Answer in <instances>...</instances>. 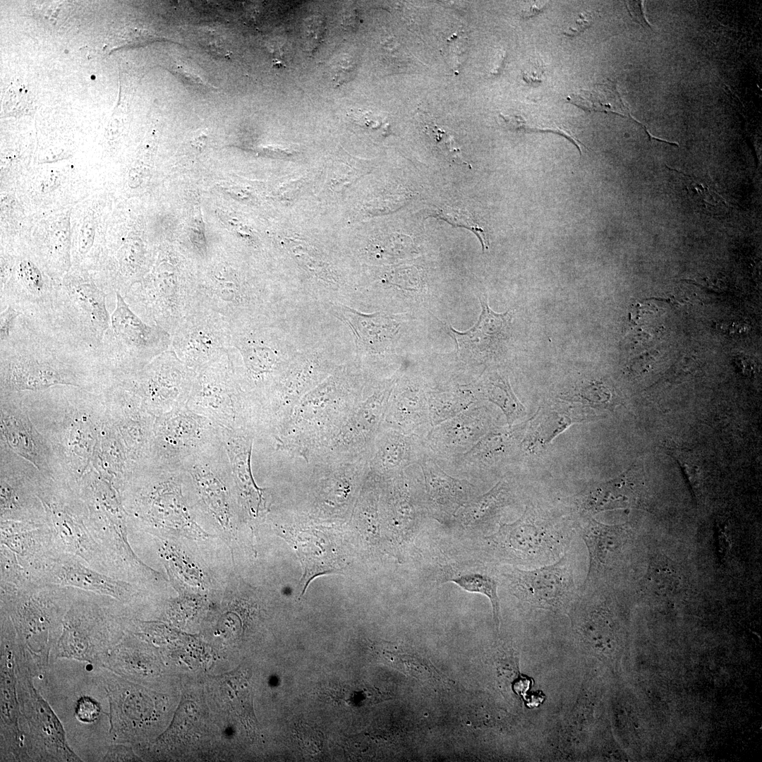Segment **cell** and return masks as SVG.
Listing matches in <instances>:
<instances>
[{
	"label": "cell",
	"mask_w": 762,
	"mask_h": 762,
	"mask_svg": "<svg viewBox=\"0 0 762 762\" xmlns=\"http://www.w3.org/2000/svg\"><path fill=\"white\" fill-rule=\"evenodd\" d=\"M438 216L445 219L448 222L456 225H460L471 230L479 238L483 250L488 249V240L487 236L481 227L470 217V214L453 208L445 209L437 212Z\"/></svg>",
	"instance_id": "60d3db41"
},
{
	"label": "cell",
	"mask_w": 762,
	"mask_h": 762,
	"mask_svg": "<svg viewBox=\"0 0 762 762\" xmlns=\"http://www.w3.org/2000/svg\"><path fill=\"white\" fill-rule=\"evenodd\" d=\"M69 587L111 598L121 603L138 594L122 580L96 570L78 558L61 554L46 572L42 585Z\"/></svg>",
	"instance_id": "f546056e"
},
{
	"label": "cell",
	"mask_w": 762,
	"mask_h": 762,
	"mask_svg": "<svg viewBox=\"0 0 762 762\" xmlns=\"http://www.w3.org/2000/svg\"><path fill=\"white\" fill-rule=\"evenodd\" d=\"M116 306L111 315V329L105 338L101 357L114 380L140 370L171 344L164 329L143 321L115 292Z\"/></svg>",
	"instance_id": "7c38bea8"
},
{
	"label": "cell",
	"mask_w": 762,
	"mask_h": 762,
	"mask_svg": "<svg viewBox=\"0 0 762 762\" xmlns=\"http://www.w3.org/2000/svg\"><path fill=\"white\" fill-rule=\"evenodd\" d=\"M386 508L401 543L412 540L422 519L428 515L423 476L418 464L387 478Z\"/></svg>",
	"instance_id": "cb8c5ba5"
},
{
	"label": "cell",
	"mask_w": 762,
	"mask_h": 762,
	"mask_svg": "<svg viewBox=\"0 0 762 762\" xmlns=\"http://www.w3.org/2000/svg\"><path fill=\"white\" fill-rule=\"evenodd\" d=\"M478 385L485 401L497 406L508 425H512L526 413L509 383L508 375L500 370H489L479 376Z\"/></svg>",
	"instance_id": "d590c367"
},
{
	"label": "cell",
	"mask_w": 762,
	"mask_h": 762,
	"mask_svg": "<svg viewBox=\"0 0 762 762\" xmlns=\"http://www.w3.org/2000/svg\"><path fill=\"white\" fill-rule=\"evenodd\" d=\"M195 301L230 322L294 309L280 284L254 276L222 256L213 258L197 275Z\"/></svg>",
	"instance_id": "277c9868"
},
{
	"label": "cell",
	"mask_w": 762,
	"mask_h": 762,
	"mask_svg": "<svg viewBox=\"0 0 762 762\" xmlns=\"http://www.w3.org/2000/svg\"><path fill=\"white\" fill-rule=\"evenodd\" d=\"M37 494L60 552L73 556L89 567L110 575L103 551L91 533L87 509L76 485L40 474Z\"/></svg>",
	"instance_id": "ba28073f"
},
{
	"label": "cell",
	"mask_w": 762,
	"mask_h": 762,
	"mask_svg": "<svg viewBox=\"0 0 762 762\" xmlns=\"http://www.w3.org/2000/svg\"><path fill=\"white\" fill-rule=\"evenodd\" d=\"M109 375L97 352L51 325L20 315L1 342V394L69 386L96 392Z\"/></svg>",
	"instance_id": "6da1fadb"
},
{
	"label": "cell",
	"mask_w": 762,
	"mask_h": 762,
	"mask_svg": "<svg viewBox=\"0 0 762 762\" xmlns=\"http://www.w3.org/2000/svg\"><path fill=\"white\" fill-rule=\"evenodd\" d=\"M595 415L583 406L565 403L546 404L528 420L520 449L536 453L573 423L593 420Z\"/></svg>",
	"instance_id": "4dcf8cb0"
},
{
	"label": "cell",
	"mask_w": 762,
	"mask_h": 762,
	"mask_svg": "<svg viewBox=\"0 0 762 762\" xmlns=\"http://www.w3.org/2000/svg\"><path fill=\"white\" fill-rule=\"evenodd\" d=\"M75 591L49 584L1 588V614L7 618L1 627L11 639L16 673L34 679L49 667Z\"/></svg>",
	"instance_id": "7a4b0ae2"
},
{
	"label": "cell",
	"mask_w": 762,
	"mask_h": 762,
	"mask_svg": "<svg viewBox=\"0 0 762 762\" xmlns=\"http://www.w3.org/2000/svg\"><path fill=\"white\" fill-rule=\"evenodd\" d=\"M110 294L90 279L64 278L60 283L53 316L55 327L94 349L101 359L103 343L111 329L107 307Z\"/></svg>",
	"instance_id": "4fadbf2b"
},
{
	"label": "cell",
	"mask_w": 762,
	"mask_h": 762,
	"mask_svg": "<svg viewBox=\"0 0 762 762\" xmlns=\"http://www.w3.org/2000/svg\"><path fill=\"white\" fill-rule=\"evenodd\" d=\"M131 758H134L131 754H128V749L125 747L114 744L110 746L107 753L102 758L103 761H126Z\"/></svg>",
	"instance_id": "bcb514c9"
},
{
	"label": "cell",
	"mask_w": 762,
	"mask_h": 762,
	"mask_svg": "<svg viewBox=\"0 0 762 762\" xmlns=\"http://www.w3.org/2000/svg\"><path fill=\"white\" fill-rule=\"evenodd\" d=\"M502 575L512 595L543 609L556 610L568 605L576 599L579 589L566 553L554 562L533 569L505 567Z\"/></svg>",
	"instance_id": "ac0fdd59"
},
{
	"label": "cell",
	"mask_w": 762,
	"mask_h": 762,
	"mask_svg": "<svg viewBox=\"0 0 762 762\" xmlns=\"http://www.w3.org/2000/svg\"><path fill=\"white\" fill-rule=\"evenodd\" d=\"M591 20L588 15L581 13L579 18L576 20L574 26L569 28L564 35L569 37L578 35L580 32L590 27Z\"/></svg>",
	"instance_id": "c3c4849f"
},
{
	"label": "cell",
	"mask_w": 762,
	"mask_h": 762,
	"mask_svg": "<svg viewBox=\"0 0 762 762\" xmlns=\"http://www.w3.org/2000/svg\"><path fill=\"white\" fill-rule=\"evenodd\" d=\"M170 349L189 368L199 371L230 348V321L195 301L171 334Z\"/></svg>",
	"instance_id": "e0dca14e"
},
{
	"label": "cell",
	"mask_w": 762,
	"mask_h": 762,
	"mask_svg": "<svg viewBox=\"0 0 762 762\" xmlns=\"http://www.w3.org/2000/svg\"><path fill=\"white\" fill-rule=\"evenodd\" d=\"M98 668L109 701V737L116 744L157 719L155 701L145 689L127 684L105 668Z\"/></svg>",
	"instance_id": "ffe728a7"
},
{
	"label": "cell",
	"mask_w": 762,
	"mask_h": 762,
	"mask_svg": "<svg viewBox=\"0 0 762 762\" xmlns=\"http://www.w3.org/2000/svg\"><path fill=\"white\" fill-rule=\"evenodd\" d=\"M221 427L186 405L156 416L152 460L182 468L191 457L221 441Z\"/></svg>",
	"instance_id": "9a60e30c"
},
{
	"label": "cell",
	"mask_w": 762,
	"mask_h": 762,
	"mask_svg": "<svg viewBox=\"0 0 762 762\" xmlns=\"http://www.w3.org/2000/svg\"><path fill=\"white\" fill-rule=\"evenodd\" d=\"M186 406L222 428L252 432L260 403L241 384L227 352L197 372Z\"/></svg>",
	"instance_id": "9c48e42d"
},
{
	"label": "cell",
	"mask_w": 762,
	"mask_h": 762,
	"mask_svg": "<svg viewBox=\"0 0 762 762\" xmlns=\"http://www.w3.org/2000/svg\"><path fill=\"white\" fill-rule=\"evenodd\" d=\"M641 1H629L627 3L628 10L632 18L644 28H648L653 30L651 26L646 21L643 10Z\"/></svg>",
	"instance_id": "7dc6e473"
},
{
	"label": "cell",
	"mask_w": 762,
	"mask_h": 762,
	"mask_svg": "<svg viewBox=\"0 0 762 762\" xmlns=\"http://www.w3.org/2000/svg\"><path fill=\"white\" fill-rule=\"evenodd\" d=\"M1 470V521H44V506L37 494L38 476Z\"/></svg>",
	"instance_id": "d6a6232c"
},
{
	"label": "cell",
	"mask_w": 762,
	"mask_h": 762,
	"mask_svg": "<svg viewBox=\"0 0 762 762\" xmlns=\"http://www.w3.org/2000/svg\"><path fill=\"white\" fill-rule=\"evenodd\" d=\"M528 423V420L512 425H497L466 452L435 460L448 473L476 484L488 473L499 470L515 459Z\"/></svg>",
	"instance_id": "d6986e66"
},
{
	"label": "cell",
	"mask_w": 762,
	"mask_h": 762,
	"mask_svg": "<svg viewBox=\"0 0 762 762\" xmlns=\"http://www.w3.org/2000/svg\"><path fill=\"white\" fill-rule=\"evenodd\" d=\"M543 71L538 67L531 66V71L524 73V79L531 85H537L542 82Z\"/></svg>",
	"instance_id": "f907efd6"
},
{
	"label": "cell",
	"mask_w": 762,
	"mask_h": 762,
	"mask_svg": "<svg viewBox=\"0 0 762 762\" xmlns=\"http://www.w3.org/2000/svg\"><path fill=\"white\" fill-rule=\"evenodd\" d=\"M481 313L476 323L465 332L448 325V333L455 341L461 365L474 370L476 366L497 359L510 337L512 313H497L490 309L488 297L480 294Z\"/></svg>",
	"instance_id": "44dd1931"
},
{
	"label": "cell",
	"mask_w": 762,
	"mask_h": 762,
	"mask_svg": "<svg viewBox=\"0 0 762 762\" xmlns=\"http://www.w3.org/2000/svg\"><path fill=\"white\" fill-rule=\"evenodd\" d=\"M17 692L30 761H81L69 746L61 722L33 685V678L16 674Z\"/></svg>",
	"instance_id": "2e32d148"
},
{
	"label": "cell",
	"mask_w": 762,
	"mask_h": 762,
	"mask_svg": "<svg viewBox=\"0 0 762 762\" xmlns=\"http://www.w3.org/2000/svg\"><path fill=\"white\" fill-rule=\"evenodd\" d=\"M126 617L122 603L77 589L64 615L61 636L51 663L73 659L99 667L105 656L123 638Z\"/></svg>",
	"instance_id": "5b68a950"
},
{
	"label": "cell",
	"mask_w": 762,
	"mask_h": 762,
	"mask_svg": "<svg viewBox=\"0 0 762 762\" xmlns=\"http://www.w3.org/2000/svg\"><path fill=\"white\" fill-rule=\"evenodd\" d=\"M429 418L432 427L449 420L473 405L485 401L474 370L461 365L446 373L425 375Z\"/></svg>",
	"instance_id": "484cf974"
},
{
	"label": "cell",
	"mask_w": 762,
	"mask_h": 762,
	"mask_svg": "<svg viewBox=\"0 0 762 762\" xmlns=\"http://www.w3.org/2000/svg\"><path fill=\"white\" fill-rule=\"evenodd\" d=\"M1 587L41 585L61 555L47 521H1Z\"/></svg>",
	"instance_id": "8fae6325"
},
{
	"label": "cell",
	"mask_w": 762,
	"mask_h": 762,
	"mask_svg": "<svg viewBox=\"0 0 762 762\" xmlns=\"http://www.w3.org/2000/svg\"><path fill=\"white\" fill-rule=\"evenodd\" d=\"M85 476L78 483V491L88 512L91 533L101 547L107 560L109 574L138 577L146 573L143 564L133 554L126 538L127 512L121 493L114 482L95 471Z\"/></svg>",
	"instance_id": "52a82bcc"
},
{
	"label": "cell",
	"mask_w": 762,
	"mask_h": 762,
	"mask_svg": "<svg viewBox=\"0 0 762 762\" xmlns=\"http://www.w3.org/2000/svg\"><path fill=\"white\" fill-rule=\"evenodd\" d=\"M327 307L329 313L349 326L358 353L385 356L395 353L405 329L400 315L364 313L341 303H330Z\"/></svg>",
	"instance_id": "603a6c76"
},
{
	"label": "cell",
	"mask_w": 762,
	"mask_h": 762,
	"mask_svg": "<svg viewBox=\"0 0 762 762\" xmlns=\"http://www.w3.org/2000/svg\"><path fill=\"white\" fill-rule=\"evenodd\" d=\"M22 313L11 306H7L0 313V340L6 341L14 328L16 321Z\"/></svg>",
	"instance_id": "ee69618b"
},
{
	"label": "cell",
	"mask_w": 762,
	"mask_h": 762,
	"mask_svg": "<svg viewBox=\"0 0 762 762\" xmlns=\"http://www.w3.org/2000/svg\"><path fill=\"white\" fill-rule=\"evenodd\" d=\"M383 428L425 437L432 428L425 375L410 373L397 377L391 392Z\"/></svg>",
	"instance_id": "83f0119b"
},
{
	"label": "cell",
	"mask_w": 762,
	"mask_h": 762,
	"mask_svg": "<svg viewBox=\"0 0 762 762\" xmlns=\"http://www.w3.org/2000/svg\"><path fill=\"white\" fill-rule=\"evenodd\" d=\"M511 481L503 477L492 488L475 497L456 513L453 524L466 530H480L497 521L502 510L513 502Z\"/></svg>",
	"instance_id": "836d02e7"
},
{
	"label": "cell",
	"mask_w": 762,
	"mask_h": 762,
	"mask_svg": "<svg viewBox=\"0 0 762 762\" xmlns=\"http://www.w3.org/2000/svg\"><path fill=\"white\" fill-rule=\"evenodd\" d=\"M1 430L9 448L29 461L43 476L55 478L56 462L47 441L39 433L20 404L1 396Z\"/></svg>",
	"instance_id": "f1b7e54d"
},
{
	"label": "cell",
	"mask_w": 762,
	"mask_h": 762,
	"mask_svg": "<svg viewBox=\"0 0 762 762\" xmlns=\"http://www.w3.org/2000/svg\"><path fill=\"white\" fill-rule=\"evenodd\" d=\"M569 540L557 524L526 505L515 521H499L497 531L485 537V548L500 562L534 568L558 560L566 553Z\"/></svg>",
	"instance_id": "30bf717a"
},
{
	"label": "cell",
	"mask_w": 762,
	"mask_h": 762,
	"mask_svg": "<svg viewBox=\"0 0 762 762\" xmlns=\"http://www.w3.org/2000/svg\"><path fill=\"white\" fill-rule=\"evenodd\" d=\"M186 263L178 252L165 250L152 272L123 296L143 321L171 335L195 302L197 275Z\"/></svg>",
	"instance_id": "8992f818"
},
{
	"label": "cell",
	"mask_w": 762,
	"mask_h": 762,
	"mask_svg": "<svg viewBox=\"0 0 762 762\" xmlns=\"http://www.w3.org/2000/svg\"><path fill=\"white\" fill-rule=\"evenodd\" d=\"M426 453L423 437L383 428L374 442L371 468L379 478H389L419 464Z\"/></svg>",
	"instance_id": "1f68e13d"
},
{
	"label": "cell",
	"mask_w": 762,
	"mask_h": 762,
	"mask_svg": "<svg viewBox=\"0 0 762 762\" xmlns=\"http://www.w3.org/2000/svg\"><path fill=\"white\" fill-rule=\"evenodd\" d=\"M356 64L348 55H343L333 63L332 66V80L335 86H339L350 81L354 75Z\"/></svg>",
	"instance_id": "b9f144b4"
},
{
	"label": "cell",
	"mask_w": 762,
	"mask_h": 762,
	"mask_svg": "<svg viewBox=\"0 0 762 762\" xmlns=\"http://www.w3.org/2000/svg\"><path fill=\"white\" fill-rule=\"evenodd\" d=\"M418 464L423 476L428 516L451 526L459 510L480 495L476 484L448 473L428 453Z\"/></svg>",
	"instance_id": "d4e9b609"
},
{
	"label": "cell",
	"mask_w": 762,
	"mask_h": 762,
	"mask_svg": "<svg viewBox=\"0 0 762 762\" xmlns=\"http://www.w3.org/2000/svg\"><path fill=\"white\" fill-rule=\"evenodd\" d=\"M22 720L12 644L1 636V761H30Z\"/></svg>",
	"instance_id": "4316f807"
},
{
	"label": "cell",
	"mask_w": 762,
	"mask_h": 762,
	"mask_svg": "<svg viewBox=\"0 0 762 762\" xmlns=\"http://www.w3.org/2000/svg\"><path fill=\"white\" fill-rule=\"evenodd\" d=\"M500 117L502 119V121L504 122L506 126L510 130H514V131H518V130H521V129H525L526 130L525 121L520 116H504V115L500 114Z\"/></svg>",
	"instance_id": "681fc988"
},
{
	"label": "cell",
	"mask_w": 762,
	"mask_h": 762,
	"mask_svg": "<svg viewBox=\"0 0 762 762\" xmlns=\"http://www.w3.org/2000/svg\"><path fill=\"white\" fill-rule=\"evenodd\" d=\"M567 100L587 111H600L630 117L647 131L646 126L634 119L624 104L616 86L612 83L598 85L590 90H581L567 97Z\"/></svg>",
	"instance_id": "8d00e7d4"
},
{
	"label": "cell",
	"mask_w": 762,
	"mask_h": 762,
	"mask_svg": "<svg viewBox=\"0 0 762 762\" xmlns=\"http://www.w3.org/2000/svg\"><path fill=\"white\" fill-rule=\"evenodd\" d=\"M75 713L79 721L91 723L98 718L101 713V707L94 698L83 696L77 701Z\"/></svg>",
	"instance_id": "7bdbcfd3"
},
{
	"label": "cell",
	"mask_w": 762,
	"mask_h": 762,
	"mask_svg": "<svg viewBox=\"0 0 762 762\" xmlns=\"http://www.w3.org/2000/svg\"><path fill=\"white\" fill-rule=\"evenodd\" d=\"M32 95L18 81L12 82L2 102V110L8 115H21L32 109Z\"/></svg>",
	"instance_id": "f35d334b"
},
{
	"label": "cell",
	"mask_w": 762,
	"mask_h": 762,
	"mask_svg": "<svg viewBox=\"0 0 762 762\" xmlns=\"http://www.w3.org/2000/svg\"><path fill=\"white\" fill-rule=\"evenodd\" d=\"M92 223L87 221L84 223L79 236L77 251L80 258L85 256L92 247L94 241V228Z\"/></svg>",
	"instance_id": "f6af8a7d"
},
{
	"label": "cell",
	"mask_w": 762,
	"mask_h": 762,
	"mask_svg": "<svg viewBox=\"0 0 762 762\" xmlns=\"http://www.w3.org/2000/svg\"><path fill=\"white\" fill-rule=\"evenodd\" d=\"M425 129L435 146L449 160L468 165V163L462 159L460 150L451 134L436 125H427Z\"/></svg>",
	"instance_id": "ab89813d"
},
{
	"label": "cell",
	"mask_w": 762,
	"mask_h": 762,
	"mask_svg": "<svg viewBox=\"0 0 762 762\" xmlns=\"http://www.w3.org/2000/svg\"><path fill=\"white\" fill-rule=\"evenodd\" d=\"M437 581L453 582L463 590L486 596L490 602L492 618L497 631L500 624V605L498 596L499 579L484 566L462 567L457 564L442 566Z\"/></svg>",
	"instance_id": "e575fe53"
},
{
	"label": "cell",
	"mask_w": 762,
	"mask_h": 762,
	"mask_svg": "<svg viewBox=\"0 0 762 762\" xmlns=\"http://www.w3.org/2000/svg\"><path fill=\"white\" fill-rule=\"evenodd\" d=\"M565 399L581 402L599 409H612L616 404L609 388L600 382H591L574 389Z\"/></svg>",
	"instance_id": "74e56055"
},
{
	"label": "cell",
	"mask_w": 762,
	"mask_h": 762,
	"mask_svg": "<svg viewBox=\"0 0 762 762\" xmlns=\"http://www.w3.org/2000/svg\"><path fill=\"white\" fill-rule=\"evenodd\" d=\"M294 311L230 322L228 355L244 388L260 402L317 337L313 330L292 326Z\"/></svg>",
	"instance_id": "3957f363"
},
{
	"label": "cell",
	"mask_w": 762,
	"mask_h": 762,
	"mask_svg": "<svg viewBox=\"0 0 762 762\" xmlns=\"http://www.w3.org/2000/svg\"><path fill=\"white\" fill-rule=\"evenodd\" d=\"M499 417L487 401L476 404L432 427L424 437L427 453L436 460L464 454L489 430L500 425Z\"/></svg>",
	"instance_id": "7402d4cb"
},
{
	"label": "cell",
	"mask_w": 762,
	"mask_h": 762,
	"mask_svg": "<svg viewBox=\"0 0 762 762\" xmlns=\"http://www.w3.org/2000/svg\"><path fill=\"white\" fill-rule=\"evenodd\" d=\"M543 9L544 8H540L536 6L535 5H533L532 6H531L530 8L528 11H524L522 15H523V16L524 18H531L533 16H535V15L539 13L540 12L543 11Z\"/></svg>",
	"instance_id": "816d5d0a"
},
{
	"label": "cell",
	"mask_w": 762,
	"mask_h": 762,
	"mask_svg": "<svg viewBox=\"0 0 762 762\" xmlns=\"http://www.w3.org/2000/svg\"><path fill=\"white\" fill-rule=\"evenodd\" d=\"M171 349L140 370L115 381L155 416L186 405L196 376Z\"/></svg>",
	"instance_id": "5bb4252c"
}]
</instances>
